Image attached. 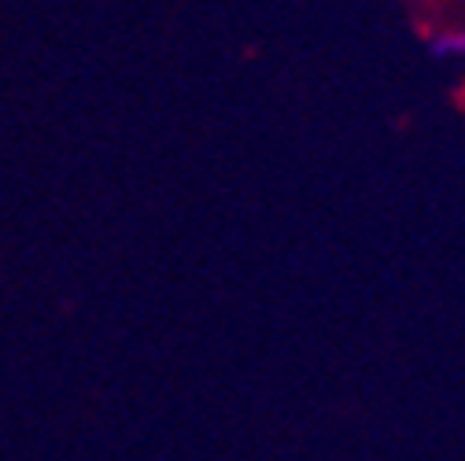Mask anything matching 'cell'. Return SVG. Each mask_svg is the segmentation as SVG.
I'll return each instance as SVG.
<instances>
[{
  "label": "cell",
  "mask_w": 465,
  "mask_h": 461,
  "mask_svg": "<svg viewBox=\"0 0 465 461\" xmlns=\"http://www.w3.org/2000/svg\"><path fill=\"white\" fill-rule=\"evenodd\" d=\"M432 52H436V55H461V52H465V30H458V34H440V37L432 41Z\"/></svg>",
  "instance_id": "1"
}]
</instances>
